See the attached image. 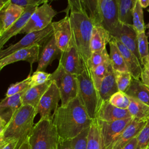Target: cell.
Returning a JSON list of instances; mask_svg holds the SVG:
<instances>
[{"mask_svg":"<svg viewBox=\"0 0 149 149\" xmlns=\"http://www.w3.org/2000/svg\"><path fill=\"white\" fill-rule=\"evenodd\" d=\"M115 72L116 81L118 86V90L123 93H125L128 87H129L131 81L132 80V76L130 73L127 72Z\"/></svg>","mask_w":149,"mask_h":149,"instance_id":"cell-38","label":"cell"},{"mask_svg":"<svg viewBox=\"0 0 149 149\" xmlns=\"http://www.w3.org/2000/svg\"><path fill=\"white\" fill-rule=\"evenodd\" d=\"M139 2L143 8H146L149 6V0H139Z\"/></svg>","mask_w":149,"mask_h":149,"instance_id":"cell-46","label":"cell"},{"mask_svg":"<svg viewBox=\"0 0 149 149\" xmlns=\"http://www.w3.org/2000/svg\"><path fill=\"white\" fill-rule=\"evenodd\" d=\"M53 29V36L56 44L63 53L67 48L72 37V31L70 19L68 15L61 20L51 23Z\"/></svg>","mask_w":149,"mask_h":149,"instance_id":"cell-15","label":"cell"},{"mask_svg":"<svg viewBox=\"0 0 149 149\" xmlns=\"http://www.w3.org/2000/svg\"><path fill=\"white\" fill-rule=\"evenodd\" d=\"M86 149H105L97 119H93L89 128Z\"/></svg>","mask_w":149,"mask_h":149,"instance_id":"cell-31","label":"cell"},{"mask_svg":"<svg viewBox=\"0 0 149 149\" xmlns=\"http://www.w3.org/2000/svg\"><path fill=\"white\" fill-rule=\"evenodd\" d=\"M28 139L31 149H58L60 137L53 120L40 119Z\"/></svg>","mask_w":149,"mask_h":149,"instance_id":"cell-5","label":"cell"},{"mask_svg":"<svg viewBox=\"0 0 149 149\" xmlns=\"http://www.w3.org/2000/svg\"><path fill=\"white\" fill-rule=\"evenodd\" d=\"M57 14L48 1L37 7L30 17L27 23L19 34H28L41 31L52 23V19Z\"/></svg>","mask_w":149,"mask_h":149,"instance_id":"cell-8","label":"cell"},{"mask_svg":"<svg viewBox=\"0 0 149 149\" xmlns=\"http://www.w3.org/2000/svg\"><path fill=\"white\" fill-rule=\"evenodd\" d=\"M137 144V137L133 139L123 149H136Z\"/></svg>","mask_w":149,"mask_h":149,"instance_id":"cell-44","label":"cell"},{"mask_svg":"<svg viewBox=\"0 0 149 149\" xmlns=\"http://www.w3.org/2000/svg\"><path fill=\"white\" fill-rule=\"evenodd\" d=\"M125 93L128 97L149 105V88L140 80L132 78L130 84Z\"/></svg>","mask_w":149,"mask_h":149,"instance_id":"cell-26","label":"cell"},{"mask_svg":"<svg viewBox=\"0 0 149 149\" xmlns=\"http://www.w3.org/2000/svg\"><path fill=\"white\" fill-rule=\"evenodd\" d=\"M137 35L138 34L134 30L133 25L124 24L120 23L112 37L120 41L126 47L132 52L137 58L142 66L138 51Z\"/></svg>","mask_w":149,"mask_h":149,"instance_id":"cell-14","label":"cell"},{"mask_svg":"<svg viewBox=\"0 0 149 149\" xmlns=\"http://www.w3.org/2000/svg\"><path fill=\"white\" fill-rule=\"evenodd\" d=\"M112 38L110 33L102 26H94L90 42L91 53L106 48Z\"/></svg>","mask_w":149,"mask_h":149,"instance_id":"cell-25","label":"cell"},{"mask_svg":"<svg viewBox=\"0 0 149 149\" xmlns=\"http://www.w3.org/2000/svg\"><path fill=\"white\" fill-rule=\"evenodd\" d=\"M60 100L61 95L59 90L55 82L52 81L36 109V114L40 115V119L53 120L58 108V103Z\"/></svg>","mask_w":149,"mask_h":149,"instance_id":"cell-10","label":"cell"},{"mask_svg":"<svg viewBox=\"0 0 149 149\" xmlns=\"http://www.w3.org/2000/svg\"><path fill=\"white\" fill-rule=\"evenodd\" d=\"M132 119V117L112 122L97 119L105 149H112L116 141Z\"/></svg>","mask_w":149,"mask_h":149,"instance_id":"cell-9","label":"cell"},{"mask_svg":"<svg viewBox=\"0 0 149 149\" xmlns=\"http://www.w3.org/2000/svg\"><path fill=\"white\" fill-rule=\"evenodd\" d=\"M136 0H117L120 23L133 25V12Z\"/></svg>","mask_w":149,"mask_h":149,"instance_id":"cell-28","label":"cell"},{"mask_svg":"<svg viewBox=\"0 0 149 149\" xmlns=\"http://www.w3.org/2000/svg\"><path fill=\"white\" fill-rule=\"evenodd\" d=\"M52 81L49 80L47 82L38 86L30 87L22 97V102L24 105H30L37 108L42 97L48 89Z\"/></svg>","mask_w":149,"mask_h":149,"instance_id":"cell-23","label":"cell"},{"mask_svg":"<svg viewBox=\"0 0 149 149\" xmlns=\"http://www.w3.org/2000/svg\"><path fill=\"white\" fill-rule=\"evenodd\" d=\"M118 91L115 72L111 64H110L108 73L102 81L99 90V93L102 101H109L111 96Z\"/></svg>","mask_w":149,"mask_h":149,"instance_id":"cell-24","label":"cell"},{"mask_svg":"<svg viewBox=\"0 0 149 149\" xmlns=\"http://www.w3.org/2000/svg\"><path fill=\"white\" fill-rule=\"evenodd\" d=\"M133 26L137 32L140 34L145 32L146 25L144 24L143 8L140 4L139 0H136L133 12Z\"/></svg>","mask_w":149,"mask_h":149,"instance_id":"cell-33","label":"cell"},{"mask_svg":"<svg viewBox=\"0 0 149 149\" xmlns=\"http://www.w3.org/2000/svg\"><path fill=\"white\" fill-rule=\"evenodd\" d=\"M138 51L143 67H149V49L147 36L145 32L137 35Z\"/></svg>","mask_w":149,"mask_h":149,"instance_id":"cell-32","label":"cell"},{"mask_svg":"<svg viewBox=\"0 0 149 149\" xmlns=\"http://www.w3.org/2000/svg\"><path fill=\"white\" fill-rule=\"evenodd\" d=\"M110 64V61L105 62L95 68L92 71H90L94 85L98 91L101 82L108 73V68Z\"/></svg>","mask_w":149,"mask_h":149,"instance_id":"cell-35","label":"cell"},{"mask_svg":"<svg viewBox=\"0 0 149 149\" xmlns=\"http://www.w3.org/2000/svg\"><path fill=\"white\" fill-rule=\"evenodd\" d=\"M38 7V6H30L24 8V11L20 18L2 35L0 36V49L2 50L5 43L13 36L19 34L20 31L27 23L30 16Z\"/></svg>","mask_w":149,"mask_h":149,"instance_id":"cell-21","label":"cell"},{"mask_svg":"<svg viewBox=\"0 0 149 149\" xmlns=\"http://www.w3.org/2000/svg\"><path fill=\"white\" fill-rule=\"evenodd\" d=\"M146 29H148V31L147 33V34L149 36V23L146 25Z\"/></svg>","mask_w":149,"mask_h":149,"instance_id":"cell-47","label":"cell"},{"mask_svg":"<svg viewBox=\"0 0 149 149\" xmlns=\"http://www.w3.org/2000/svg\"><path fill=\"white\" fill-rule=\"evenodd\" d=\"M56 84L61 95V106H65L77 97L78 81L77 76L67 72L61 65L51 73V79Z\"/></svg>","mask_w":149,"mask_h":149,"instance_id":"cell-6","label":"cell"},{"mask_svg":"<svg viewBox=\"0 0 149 149\" xmlns=\"http://www.w3.org/2000/svg\"><path fill=\"white\" fill-rule=\"evenodd\" d=\"M62 53V51L56 44L54 36H52L42 48V51L40 54L36 71L45 72L48 66L49 65L54 59H60Z\"/></svg>","mask_w":149,"mask_h":149,"instance_id":"cell-17","label":"cell"},{"mask_svg":"<svg viewBox=\"0 0 149 149\" xmlns=\"http://www.w3.org/2000/svg\"><path fill=\"white\" fill-rule=\"evenodd\" d=\"M109 102L112 105L120 109H127L130 104L129 97L125 93L119 91L111 96Z\"/></svg>","mask_w":149,"mask_h":149,"instance_id":"cell-37","label":"cell"},{"mask_svg":"<svg viewBox=\"0 0 149 149\" xmlns=\"http://www.w3.org/2000/svg\"><path fill=\"white\" fill-rule=\"evenodd\" d=\"M129 100L130 104L127 109L132 117L147 121L149 119V105L131 97H129Z\"/></svg>","mask_w":149,"mask_h":149,"instance_id":"cell-30","label":"cell"},{"mask_svg":"<svg viewBox=\"0 0 149 149\" xmlns=\"http://www.w3.org/2000/svg\"><path fill=\"white\" fill-rule=\"evenodd\" d=\"M59 64L69 73L80 75L85 69V66L78 52L73 37L66 50L62 53Z\"/></svg>","mask_w":149,"mask_h":149,"instance_id":"cell-12","label":"cell"},{"mask_svg":"<svg viewBox=\"0 0 149 149\" xmlns=\"http://www.w3.org/2000/svg\"><path fill=\"white\" fill-rule=\"evenodd\" d=\"M146 122L133 118L116 141L112 149H123L133 139L137 137Z\"/></svg>","mask_w":149,"mask_h":149,"instance_id":"cell-20","label":"cell"},{"mask_svg":"<svg viewBox=\"0 0 149 149\" xmlns=\"http://www.w3.org/2000/svg\"><path fill=\"white\" fill-rule=\"evenodd\" d=\"M146 149H149V147H147Z\"/></svg>","mask_w":149,"mask_h":149,"instance_id":"cell-48","label":"cell"},{"mask_svg":"<svg viewBox=\"0 0 149 149\" xmlns=\"http://www.w3.org/2000/svg\"><path fill=\"white\" fill-rule=\"evenodd\" d=\"M89 128L83 130L74 138L67 140L60 139L58 149H86Z\"/></svg>","mask_w":149,"mask_h":149,"instance_id":"cell-29","label":"cell"},{"mask_svg":"<svg viewBox=\"0 0 149 149\" xmlns=\"http://www.w3.org/2000/svg\"><path fill=\"white\" fill-rule=\"evenodd\" d=\"M115 39L116 44L123 56L128 72L130 73L133 79L139 80L141 77L143 67L137 58L120 41L116 38Z\"/></svg>","mask_w":149,"mask_h":149,"instance_id":"cell-22","label":"cell"},{"mask_svg":"<svg viewBox=\"0 0 149 149\" xmlns=\"http://www.w3.org/2000/svg\"><path fill=\"white\" fill-rule=\"evenodd\" d=\"M132 118L127 109H120L112 105L109 101H103L97 113L98 120L112 122L117 120Z\"/></svg>","mask_w":149,"mask_h":149,"instance_id":"cell-18","label":"cell"},{"mask_svg":"<svg viewBox=\"0 0 149 149\" xmlns=\"http://www.w3.org/2000/svg\"><path fill=\"white\" fill-rule=\"evenodd\" d=\"M26 91L6 97L1 100L0 102V120L3 121L6 125L16 112L23 105L22 97Z\"/></svg>","mask_w":149,"mask_h":149,"instance_id":"cell-19","label":"cell"},{"mask_svg":"<svg viewBox=\"0 0 149 149\" xmlns=\"http://www.w3.org/2000/svg\"><path fill=\"white\" fill-rule=\"evenodd\" d=\"M93 121L78 97L58 107L53 119L61 140L74 138L89 128Z\"/></svg>","mask_w":149,"mask_h":149,"instance_id":"cell-1","label":"cell"},{"mask_svg":"<svg viewBox=\"0 0 149 149\" xmlns=\"http://www.w3.org/2000/svg\"><path fill=\"white\" fill-rule=\"evenodd\" d=\"M18 149H31L29 142L28 137L24 140V141L22 143Z\"/></svg>","mask_w":149,"mask_h":149,"instance_id":"cell-45","label":"cell"},{"mask_svg":"<svg viewBox=\"0 0 149 149\" xmlns=\"http://www.w3.org/2000/svg\"><path fill=\"white\" fill-rule=\"evenodd\" d=\"M70 19L72 37L85 67L91 55L90 42L94 24L85 11L81 0H69L65 10Z\"/></svg>","mask_w":149,"mask_h":149,"instance_id":"cell-2","label":"cell"},{"mask_svg":"<svg viewBox=\"0 0 149 149\" xmlns=\"http://www.w3.org/2000/svg\"><path fill=\"white\" fill-rule=\"evenodd\" d=\"M40 54V47L37 45L19 49L0 59V69L9 64L20 61L28 62L31 67L34 63L38 62Z\"/></svg>","mask_w":149,"mask_h":149,"instance_id":"cell-16","label":"cell"},{"mask_svg":"<svg viewBox=\"0 0 149 149\" xmlns=\"http://www.w3.org/2000/svg\"><path fill=\"white\" fill-rule=\"evenodd\" d=\"M140 78L142 83L149 88V67H143Z\"/></svg>","mask_w":149,"mask_h":149,"instance_id":"cell-42","label":"cell"},{"mask_svg":"<svg viewBox=\"0 0 149 149\" xmlns=\"http://www.w3.org/2000/svg\"><path fill=\"white\" fill-rule=\"evenodd\" d=\"M30 80L31 75H29L23 80L10 84L7 90L6 97L12 96L27 91L31 87Z\"/></svg>","mask_w":149,"mask_h":149,"instance_id":"cell-36","label":"cell"},{"mask_svg":"<svg viewBox=\"0 0 149 149\" xmlns=\"http://www.w3.org/2000/svg\"><path fill=\"white\" fill-rule=\"evenodd\" d=\"M148 10V12H149V9H148V10Z\"/></svg>","mask_w":149,"mask_h":149,"instance_id":"cell-49","label":"cell"},{"mask_svg":"<svg viewBox=\"0 0 149 149\" xmlns=\"http://www.w3.org/2000/svg\"><path fill=\"white\" fill-rule=\"evenodd\" d=\"M51 73H48L42 71H36L31 76L30 86L31 87L42 84L51 79Z\"/></svg>","mask_w":149,"mask_h":149,"instance_id":"cell-40","label":"cell"},{"mask_svg":"<svg viewBox=\"0 0 149 149\" xmlns=\"http://www.w3.org/2000/svg\"><path fill=\"white\" fill-rule=\"evenodd\" d=\"M36 115L34 108L23 105L7 124L2 135L0 136V147L9 142L17 141L16 149H18L31 132Z\"/></svg>","mask_w":149,"mask_h":149,"instance_id":"cell-3","label":"cell"},{"mask_svg":"<svg viewBox=\"0 0 149 149\" xmlns=\"http://www.w3.org/2000/svg\"><path fill=\"white\" fill-rule=\"evenodd\" d=\"M24 11V8L12 3L10 0H0V36L20 18Z\"/></svg>","mask_w":149,"mask_h":149,"instance_id":"cell-13","label":"cell"},{"mask_svg":"<svg viewBox=\"0 0 149 149\" xmlns=\"http://www.w3.org/2000/svg\"><path fill=\"white\" fill-rule=\"evenodd\" d=\"M109 45L110 49L109 60L113 70L120 72H128L123 56L116 44L115 38L113 37L109 41Z\"/></svg>","mask_w":149,"mask_h":149,"instance_id":"cell-27","label":"cell"},{"mask_svg":"<svg viewBox=\"0 0 149 149\" xmlns=\"http://www.w3.org/2000/svg\"><path fill=\"white\" fill-rule=\"evenodd\" d=\"M137 144L136 149H146L149 147V119L137 137Z\"/></svg>","mask_w":149,"mask_h":149,"instance_id":"cell-39","label":"cell"},{"mask_svg":"<svg viewBox=\"0 0 149 149\" xmlns=\"http://www.w3.org/2000/svg\"><path fill=\"white\" fill-rule=\"evenodd\" d=\"M52 36L53 29L51 24L42 30L26 34L17 42L9 45L4 49L1 50L0 59L5 58L16 51L22 48H29L36 45L42 48Z\"/></svg>","mask_w":149,"mask_h":149,"instance_id":"cell-7","label":"cell"},{"mask_svg":"<svg viewBox=\"0 0 149 149\" xmlns=\"http://www.w3.org/2000/svg\"><path fill=\"white\" fill-rule=\"evenodd\" d=\"M110 61L109 55L107 52V48L93 52L87 62V66L90 71H92L99 65Z\"/></svg>","mask_w":149,"mask_h":149,"instance_id":"cell-34","label":"cell"},{"mask_svg":"<svg viewBox=\"0 0 149 149\" xmlns=\"http://www.w3.org/2000/svg\"><path fill=\"white\" fill-rule=\"evenodd\" d=\"M47 1V0H10L12 3L23 8L30 6H39L40 5H42Z\"/></svg>","mask_w":149,"mask_h":149,"instance_id":"cell-41","label":"cell"},{"mask_svg":"<svg viewBox=\"0 0 149 149\" xmlns=\"http://www.w3.org/2000/svg\"><path fill=\"white\" fill-rule=\"evenodd\" d=\"M17 144L18 142L17 141H10L0 147V149H16Z\"/></svg>","mask_w":149,"mask_h":149,"instance_id":"cell-43","label":"cell"},{"mask_svg":"<svg viewBox=\"0 0 149 149\" xmlns=\"http://www.w3.org/2000/svg\"><path fill=\"white\" fill-rule=\"evenodd\" d=\"M101 25L112 36L118 28V6L117 0H98Z\"/></svg>","mask_w":149,"mask_h":149,"instance_id":"cell-11","label":"cell"},{"mask_svg":"<svg viewBox=\"0 0 149 149\" xmlns=\"http://www.w3.org/2000/svg\"><path fill=\"white\" fill-rule=\"evenodd\" d=\"M76 76L78 81L77 97L89 116L92 119H96L102 101L99 91L94 85L91 72L88 67H86L84 70Z\"/></svg>","mask_w":149,"mask_h":149,"instance_id":"cell-4","label":"cell"}]
</instances>
